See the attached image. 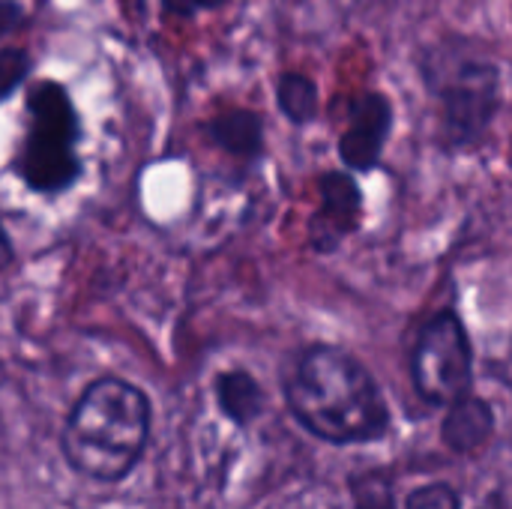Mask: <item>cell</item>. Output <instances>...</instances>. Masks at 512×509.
Returning a JSON list of instances; mask_svg holds the SVG:
<instances>
[{
    "instance_id": "1",
    "label": "cell",
    "mask_w": 512,
    "mask_h": 509,
    "mask_svg": "<svg viewBox=\"0 0 512 509\" xmlns=\"http://www.w3.org/2000/svg\"><path fill=\"white\" fill-rule=\"evenodd\" d=\"M291 417L318 441L354 447L390 432V405L375 375L339 345H309L285 375Z\"/></svg>"
},
{
    "instance_id": "2",
    "label": "cell",
    "mask_w": 512,
    "mask_h": 509,
    "mask_svg": "<svg viewBox=\"0 0 512 509\" xmlns=\"http://www.w3.org/2000/svg\"><path fill=\"white\" fill-rule=\"evenodd\" d=\"M150 399L126 378L105 375L84 387L66 414L60 450L66 465L93 483H123L150 444Z\"/></svg>"
},
{
    "instance_id": "3",
    "label": "cell",
    "mask_w": 512,
    "mask_h": 509,
    "mask_svg": "<svg viewBox=\"0 0 512 509\" xmlns=\"http://www.w3.org/2000/svg\"><path fill=\"white\" fill-rule=\"evenodd\" d=\"M81 123L69 93L57 81H39L27 93V135L15 156V174L36 195H60L81 177Z\"/></svg>"
},
{
    "instance_id": "4",
    "label": "cell",
    "mask_w": 512,
    "mask_h": 509,
    "mask_svg": "<svg viewBox=\"0 0 512 509\" xmlns=\"http://www.w3.org/2000/svg\"><path fill=\"white\" fill-rule=\"evenodd\" d=\"M426 81L441 105V135L450 150L483 141L501 108V75L495 60L459 54L426 63Z\"/></svg>"
},
{
    "instance_id": "5",
    "label": "cell",
    "mask_w": 512,
    "mask_h": 509,
    "mask_svg": "<svg viewBox=\"0 0 512 509\" xmlns=\"http://www.w3.org/2000/svg\"><path fill=\"white\" fill-rule=\"evenodd\" d=\"M414 390L435 408H447L471 393L474 345L468 327L453 309L435 312L417 333L411 351Z\"/></svg>"
},
{
    "instance_id": "6",
    "label": "cell",
    "mask_w": 512,
    "mask_h": 509,
    "mask_svg": "<svg viewBox=\"0 0 512 509\" xmlns=\"http://www.w3.org/2000/svg\"><path fill=\"white\" fill-rule=\"evenodd\" d=\"M363 189L351 171H324L318 177V210L309 219V246L318 255H333L360 231Z\"/></svg>"
},
{
    "instance_id": "7",
    "label": "cell",
    "mask_w": 512,
    "mask_h": 509,
    "mask_svg": "<svg viewBox=\"0 0 512 509\" xmlns=\"http://www.w3.org/2000/svg\"><path fill=\"white\" fill-rule=\"evenodd\" d=\"M393 132V105L384 93H363L348 108V126L339 138V159L348 171L366 174L381 162Z\"/></svg>"
},
{
    "instance_id": "8",
    "label": "cell",
    "mask_w": 512,
    "mask_h": 509,
    "mask_svg": "<svg viewBox=\"0 0 512 509\" xmlns=\"http://www.w3.org/2000/svg\"><path fill=\"white\" fill-rule=\"evenodd\" d=\"M495 426H498L495 408L486 399L468 393L453 405H447L441 420V441L453 456H474L492 441Z\"/></svg>"
},
{
    "instance_id": "9",
    "label": "cell",
    "mask_w": 512,
    "mask_h": 509,
    "mask_svg": "<svg viewBox=\"0 0 512 509\" xmlns=\"http://www.w3.org/2000/svg\"><path fill=\"white\" fill-rule=\"evenodd\" d=\"M213 396L228 423L249 429L267 411V393L258 378L246 369H225L213 378Z\"/></svg>"
},
{
    "instance_id": "10",
    "label": "cell",
    "mask_w": 512,
    "mask_h": 509,
    "mask_svg": "<svg viewBox=\"0 0 512 509\" xmlns=\"http://www.w3.org/2000/svg\"><path fill=\"white\" fill-rule=\"evenodd\" d=\"M207 138L234 159H258L264 153V120L249 108H228L204 123Z\"/></svg>"
},
{
    "instance_id": "11",
    "label": "cell",
    "mask_w": 512,
    "mask_h": 509,
    "mask_svg": "<svg viewBox=\"0 0 512 509\" xmlns=\"http://www.w3.org/2000/svg\"><path fill=\"white\" fill-rule=\"evenodd\" d=\"M276 102L279 111L294 123V126H306L318 117V87L312 78L300 75V72H285L276 81Z\"/></svg>"
},
{
    "instance_id": "12",
    "label": "cell",
    "mask_w": 512,
    "mask_h": 509,
    "mask_svg": "<svg viewBox=\"0 0 512 509\" xmlns=\"http://www.w3.org/2000/svg\"><path fill=\"white\" fill-rule=\"evenodd\" d=\"M402 509H462V498L450 483H426L405 495Z\"/></svg>"
},
{
    "instance_id": "13",
    "label": "cell",
    "mask_w": 512,
    "mask_h": 509,
    "mask_svg": "<svg viewBox=\"0 0 512 509\" xmlns=\"http://www.w3.org/2000/svg\"><path fill=\"white\" fill-rule=\"evenodd\" d=\"M30 75V54L21 48H0V99H9Z\"/></svg>"
},
{
    "instance_id": "14",
    "label": "cell",
    "mask_w": 512,
    "mask_h": 509,
    "mask_svg": "<svg viewBox=\"0 0 512 509\" xmlns=\"http://www.w3.org/2000/svg\"><path fill=\"white\" fill-rule=\"evenodd\" d=\"M225 3L228 0H162V12L177 15V18H189V15L207 12V9H219Z\"/></svg>"
},
{
    "instance_id": "15",
    "label": "cell",
    "mask_w": 512,
    "mask_h": 509,
    "mask_svg": "<svg viewBox=\"0 0 512 509\" xmlns=\"http://www.w3.org/2000/svg\"><path fill=\"white\" fill-rule=\"evenodd\" d=\"M354 509H396L387 489L378 486V483H366V486H357V507Z\"/></svg>"
},
{
    "instance_id": "16",
    "label": "cell",
    "mask_w": 512,
    "mask_h": 509,
    "mask_svg": "<svg viewBox=\"0 0 512 509\" xmlns=\"http://www.w3.org/2000/svg\"><path fill=\"white\" fill-rule=\"evenodd\" d=\"M27 12L18 0H0V36L15 33L18 27H24Z\"/></svg>"
},
{
    "instance_id": "17",
    "label": "cell",
    "mask_w": 512,
    "mask_h": 509,
    "mask_svg": "<svg viewBox=\"0 0 512 509\" xmlns=\"http://www.w3.org/2000/svg\"><path fill=\"white\" fill-rule=\"evenodd\" d=\"M12 258H15V249H12V240H9V234L3 231V225H0V273L12 264Z\"/></svg>"
}]
</instances>
